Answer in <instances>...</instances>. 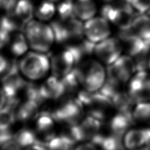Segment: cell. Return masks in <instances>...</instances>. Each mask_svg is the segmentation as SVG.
Wrapping results in <instances>:
<instances>
[{
	"label": "cell",
	"instance_id": "cell-16",
	"mask_svg": "<svg viewBox=\"0 0 150 150\" xmlns=\"http://www.w3.org/2000/svg\"><path fill=\"white\" fill-rule=\"evenodd\" d=\"M124 144L129 150H150V128L128 130Z\"/></svg>",
	"mask_w": 150,
	"mask_h": 150
},
{
	"label": "cell",
	"instance_id": "cell-30",
	"mask_svg": "<svg viewBox=\"0 0 150 150\" xmlns=\"http://www.w3.org/2000/svg\"><path fill=\"white\" fill-rule=\"evenodd\" d=\"M17 122L14 109L5 106L0 110V132L12 130L13 125Z\"/></svg>",
	"mask_w": 150,
	"mask_h": 150
},
{
	"label": "cell",
	"instance_id": "cell-36",
	"mask_svg": "<svg viewBox=\"0 0 150 150\" xmlns=\"http://www.w3.org/2000/svg\"><path fill=\"white\" fill-rule=\"evenodd\" d=\"M17 0H0V9L6 12L14 9Z\"/></svg>",
	"mask_w": 150,
	"mask_h": 150
},
{
	"label": "cell",
	"instance_id": "cell-27",
	"mask_svg": "<svg viewBox=\"0 0 150 150\" xmlns=\"http://www.w3.org/2000/svg\"><path fill=\"white\" fill-rule=\"evenodd\" d=\"M13 137L22 149L39 144L35 131L28 127H23L14 132Z\"/></svg>",
	"mask_w": 150,
	"mask_h": 150
},
{
	"label": "cell",
	"instance_id": "cell-25",
	"mask_svg": "<svg viewBox=\"0 0 150 150\" xmlns=\"http://www.w3.org/2000/svg\"><path fill=\"white\" fill-rule=\"evenodd\" d=\"M11 53L15 57L25 55L28 50L29 45L25 33H16L11 36L9 42Z\"/></svg>",
	"mask_w": 150,
	"mask_h": 150
},
{
	"label": "cell",
	"instance_id": "cell-24",
	"mask_svg": "<svg viewBox=\"0 0 150 150\" xmlns=\"http://www.w3.org/2000/svg\"><path fill=\"white\" fill-rule=\"evenodd\" d=\"M130 30L145 43H150V16L144 14L136 16Z\"/></svg>",
	"mask_w": 150,
	"mask_h": 150
},
{
	"label": "cell",
	"instance_id": "cell-1",
	"mask_svg": "<svg viewBox=\"0 0 150 150\" xmlns=\"http://www.w3.org/2000/svg\"><path fill=\"white\" fill-rule=\"evenodd\" d=\"M80 86L88 92H96L101 89L106 80L103 65L95 59L88 58L76 67Z\"/></svg>",
	"mask_w": 150,
	"mask_h": 150
},
{
	"label": "cell",
	"instance_id": "cell-44",
	"mask_svg": "<svg viewBox=\"0 0 150 150\" xmlns=\"http://www.w3.org/2000/svg\"><path fill=\"white\" fill-rule=\"evenodd\" d=\"M30 1H34V0H30Z\"/></svg>",
	"mask_w": 150,
	"mask_h": 150
},
{
	"label": "cell",
	"instance_id": "cell-18",
	"mask_svg": "<svg viewBox=\"0 0 150 150\" xmlns=\"http://www.w3.org/2000/svg\"><path fill=\"white\" fill-rule=\"evenodd\" d=\"M119 40L121 43L122 49L132 57H136L140 54L146 47V43L136 35L130 29L120 30Z\"/></svg>",
	"mask_w": 150,
	"mask_h": 150
},
{
	"label": "cell",
	"instance_id": "cell-17",
	"mask_svg": "<svg viewBox=\"0 0 150 150\" xmlns=\"http://www.w3.org/2000/svg\"><path fill=\"white\" fill-rule=\"evenodd\" d=\"M39 89L40 95L44 101H55L63 98L64 90L61 79L53 75L47 78L39 85Z\"/></svg>",
	"mask_w": 150,
	"mask_h": 150
},
{
	"label": "cell",
	"instance_id": "cell-37",
	"mask_svg": "<svg viewBox=\"0 0 150 150\" xmlns=\"http://www.w3.org/2000/svg\"><path fill=\"white\" fill-rule=\"evenodd\" d=\"M11 34L0 29V50L4 48L10 41Z\"/></svg>",
	"mask_w": 150,
	"mask_h": 150
},
{
	"label": "cell",
	"instance_id": "cell-9",
	"mask_svg": "<svg viewBox=\"0 0 150 150\" xmlns=\"http://www.w3.org/2000/svg\"><path fill=\"white\" fill-rule=\"evenodd\" d=\"M18 68V63L13 61L10 68L1 79V88L7 98H19L23 93L27 81L23 79Z\"/></svg>",
	"mask_w": 150,
	"mask_h": 150
},
{
	"label": "cell",
	"instance_id": "cell-38",
	"mask_svg": "<svg viewBox=\"0 0 150 150\" xmlns=\"http://www.w3.org/2000/svg\"><path fill=\"white\" fill-rule=\"evenodd\" d=\"M73 150H99L92 142H82L80 145L75 146Z\"/></svg>",
	"mask_w": 150,
	"mask_h": 150
},
{
	"label": "cell",
	"instance_id": "cell-33",
	"mask_svg": "<svg viewBox=\"0 0 150 150\" xmlns=\"http://www.w3.org/2000/svg\"><path fill=\"white\" fill-rule=\"evenodd\" d=\"M133 11L139 14H144L150 10V0H125Z\"/></svg>",
	"mask_w": 150,
	"mask_h": 150
},
{
	"label": "cell",
	"instance_id": "cell-42",
	"mask_svg": "<svg viewBox=\"0 0 150 150\" xmlns=\"http://www.w3.org/2000/svg\"><path fill=\"white\" fill-rule=\"evenodd\" d=\"M148 68L150 69V57H149V62H148Z\"/></svg>",
	"mask_w": 150,
	"mask_h": 150
},
{
	"label": "cell",
	"instance_id": "cell-20",
	"mask_svg": "<svg viewBox=\"0 0 150 150\" xmlns=\"http://www.w3.org/2000/svg\"><path fill=\"white\" fill-rule=\"evenodd\" d=\"M134 122L133 115H127L118 112V113L111 117L109 120L108 128L110 133L122 138Z\"/></svg>",
	"mask_w": 150,
	"mask_h": 150
},
{
	"label": "cell",
	"instance_id": "cell-14",
	"mask_svg": "<svg viewBox=\"0 0 150 150\" xmlns=\"http://www.w3.org/2000/svg\"><path fill=\"white\" fill-rule=\"evenodd\" d=\"M76 67L73 53L68 47L55 53L50 59V69L53 76L62 79Z\"/></svg>",
	"mask_w": 150,
	"mask_h": 150
},
{
	"label": "cell",
	"instance_id": "cell-26",
	"mask_svg": "<svg viewBox=\"0 0 150 150\" xmlns=\"http://www.w3.org/2000/svg\"><path fill=\"white\" fill-rule=\"evenodd\" d=\"M34 9L33 1L30 0H17L13 11L17 17L27 25V23L33 20Z\"/></svg>",
	"mask_w": 150,
	"mask_h": 150
},
{
	"label": "cell",
	"instance_id": "cell-15",
	"mask_svg": "<svg viewBox=\"0 0 150 150\" xmlns=\"http://www.w3.org/2000/svg\"><path fill=\"white\" fill-rule=\"evenodd\" d=\"M55 122L49 110L40 112L35 120V127L34 128L40 144L44 146L56 136Z\"/></svg>",
	"mask_w": 150,
	"mask_h": 150
},
{
	"label": "cell",
	"instance_id": "cell-13",
	"mask_svg": "<svg viewBox=\"0 0 150 150\" xmlns=\"http://www.w3.org/2000/svg\"><path fill=\"white\" fill-rule=\"evenodd\" d=\"M109 23L102 17H94L85 21L84 34L86 38L95 44L108 38L111 34Z\"/></svg>",
	"mask_w": 150,
	"mask_h": 150
},
{
	"label": "cell",
	"instance_id": "cell-34",
	"mask_svg": "<svg viewBox=\"0 0 150 150\" xmlns=\"http://www.w3.org/2000/svg\"><path fill=\"white\" fill-rule=\"evenodd\" d=\"M0 150H22V148L13 137L0 144Z\"/></svg>",
	"mask_w": 150,
	"mask_h": 150
},
{
	"label": "cell",
	"instance_id": "cell-32",
	"mask_svg": "<svg viewBox=\"0 0 150 150\" xmlns=\"http://www.w3.org/2000/svg\"><path fill=\"white\" fill-rule=\"evenodd\" d=\"M133 117L135 122H150V103L140 102L133 109Z\"/></svg>",
	"mask_w": 150,
	"mask_h": 150
},
{
	"label": "cell",
	"instance_id": "cell-19",
	"mask_svg": "<svg viewBox=\"0 0 150 150\" xmlns=\"http://www.w3.org/2000/svg\"><path fill=\"white\" fill-rule=\"evenodd\" d=\"M39 108V104L34 101L25 100L21 101L15 111L16 120L23 124L35 122L40 112Z\"/></svg>",
	"mask_w": 150,
	"mask_h": 150
},
{
	"label": "cell",
	"instance_id": "cell-23",
	"mask_svg": "<svg viewBox=\"0 0 150 150\" xmlns=\"http://www.w3.org/2000/svg\"><path fill=\"white\" fill-rule=\"evenodd\" d=\"M26 25L17 17L13 10L6 12L0 18V29L10 34L25 31Z\"/></svg>",
	"mask_w": 150,
	"mask_h": 150
},
{
	"label": "cell",
	"instance_id": "cell-45",
	"mask_svg": "<svg viewBox=\"0 0 150 150\" xmlns=\"http://www.w3.org/2000/svg\"><path fill=\"white\" fill-rule=\"evenodd\" d=\"M149 13H150V10H149Z\"/></svg>",
	"mask_w": 150,
	"mask_h": 150
},
{
	"label": "cell",
	"instance_id": "cell-12",
	"mask_svg": "<svg viewBox=\"0 0 150 150\" xmlns=\"http://www.w3.org/2000/svg\"><path fill=\"white\" fill-rule=\"evenodd\" d=\"M128 93L134 102L150 100V75L146 71L137 72L129 83Z\"/></svg>",
	"mask_w": 150,
	"mask_h": 150
},
{
	"label": "cell",
	"instance_id": "cell-28",
	"mask_svg": "<svg viewBox=\"0 0 150 150\" xmlns=\"http://www.w3.org/2000/svg\"><path fill=\"white\" fill-rule=\"evenodd\" d=\"M115 109L118 112L127 115H133V105L134 101L129 94L123 91L120 92L111 100Z\"/></svg>",
	"mask_w": 150,
	"mask_h": 150
},
{
	"label": "cell",
	"instance_id": "cell-39",
	"mask_svg": "<svg viewBox=\"0 0 150 150\" xmlns=\"http://www.w3.org/2000/svg\"><path fill=\"white\" fill-rule=\"evenodd\" d=\"M7 102V96H5L4 90L0 88V110L5 107Z\"/></svg>",
	"mask_w": 150,
	"mask_h": 150
},
{
	"label": "cell",
	"instance_id": "cell-8",
	"mask_svg": "<svg viewBox=\"0 0 150 150\" xmlns=\"http://www.w3.org/2000/svg\"><path fill=\"white\" fill-rule=\"evenodd\" d=\"M101 17L121 30L130 29L135 17L133 9L125 1L117 5H105L101 9Z\"/></svg>",
	"mask_w": 150,
	"mask_h": 150
},
{
	"label": "cell",
	"instance_id": "cell-11",
	"mask_svg": "<svg viewBox=\"0 0 150 150\" xmlns=\"http://www.w3.org/2000/svg\"><path fill=\"white\" fill-rule=\"evenodd\" d=\"M122 50L119 38L109 37L96 44L94 54L101 62L110 65L120 57Z\"/></svg>",
	"mask_w": 150,
	"mask_h": 150
},
{
	"label": "cell",
	"instance_id": "cell-10",
	"mask_svg": "<svg viewBox=\"0 0 150 150\" xmlns=\"http://www.w3.org/2000/svg\"><path fill=\"white\" fill-rule=\"evenodd\" d=\"M136 71L134 60L130 56H120L108 67V78L120 84L127 82Z\"/></svg>",
	"mask_w": 150,
	"mask_h": 150
},
{
	"label": "cell",
	"instance_id": "cell-43",
	"mask_svg": "<svg viewBox=\"0 0 150 150\" xmlns=\"http://www.w3.org/2000/svg\"><path fill=\"white\" fill-rule=\"evenodd\" d=\"M103 1H112V0H103Z\"/></svg>",
	"mask_w": 150,
	"mask_h": 150
},
{
	"label": "cell",
	"instance_id": "cell-21",
	"mask_svg": "<svg viewBox=\"0 0 150 150\" xmlns=\"http://www.w3.org/2000/svg\"><path fill=\"white\" fill-rule=\"evenodd\" d=\"M122 139L110 132L105 134L101 132L92 143L100 150H125Z\"/></svg>",
	"mask_w": 150,
	"mask_h": 150
},
{
	"label": "cell",
	"instance_id": "cell-31",
	"mask_svg": "<svg viewBox=\"0 0 150 150\" xmlns=\"http://www.w3.org/2000/svg\"><path fill=\"white\" fill-rule=\"evenodd\" d=\"M56 13H57L59 19L61 21H68L76 18L73 0H62L57 7Z\"/></svg>",
	"mask_w": 150,
	"mask_h": 150
},
{
	"label": "cell",
	"instance_id": "cell-5",
	"mask_svg": "<svg viewBox=\"0 0 150 150\" xmlns=\"http://www.w3.org/2000/svg\"><path fill=\"white\" fill-rule=\"evenodd\" d=\"M51 113L56 122L73 126L84 118V107L76 97L66 98L61 99L59 104Z\"/></svg>",
	"mask_w": 150,
	"mask_h": 150
},
{
	"label": "cell",
	"instance_id": "cell-46",
	"mask_svg": "<svg viewBox=\"0 0 150 150\" xmlns=\"http://www.w3.org/2000/svg\"></svg>",
	"mask_w": 150,
	"mask_h": 150
},
{
	"label": "cell",
	"instance_id": "cell-3",
	"mask_svg": "<svg viewBox=\"0 0 150 150\" xmlns=\"http://www.w3.org/2000/svg\"><path fill=\"white\" fill-rule=\"evenodd\" d=\"M76 98L84 107L88 109V115L103 122L112 114L115 109L112 101L99 91L90 92L84 89L80 90Z\"/></svg>",
	"mask_w": 150,
	"mask_h": 150
},
{
	"label": "cell",
	"instance_id": "cell-4",
	"mask_svg": "<svg viewBox=\"0 0 150 150\" xmlns=\"http://www.w3.org/2000/svg\"><path fill=\"white\" fill-rule=\"evenodd\" d=\"M24 76L33 81L44 79L50 70V59L45 53L34 52L24 55L18 63Z\"/></svg>",
	"mask_w": 150,
	"mask_h": 150
},
{
	"label": "cell",
	"instance_id": "cell-7",
	"mask_svg": "<svg viewBox=\"0 0 150 150\" xmlns=\"http://www.w3.org/2000/svg\"><path fill=\"white\" fill-rule=\"evenodd\" d=\"M50 25L54 33L55 42L70 44L84 38V23L77 18L68 21L59 19L52 21Z\"/></svg>",
	"mask_w": 150,
	"mask_h": 150
},
{
	"label": "cell",
	"instance_id": "cell-41",
	"mask_svg": "<svg viewBox=\"0 0 150 150\" xmlns=\"http://www.w3.org/2000/svg\"><path fill=\"white\" fill-rule=\"evenodd\" d=\"M50 1H52L53 3H55V2H59V1H61L62 0H50Z\"/></svg>",
	"mask_w": 150,
	"mask_h": 150
},
{
	"label": "cell",
	"instance_id": "cell-40",
	"mask_svg": "<svg viewBox=\"0 0 150 150\" xmlns=\"http://www.w3.org/2000/svg\"><path fill=\"white\" fill-rule=\"evenodd\" d=\"M24 150H47V149L44 145L36 144L27 147V148L24 149Z\"/></svg>",
	"mask_w": 150,
	"mask_h": 150
},
{
	"label": "cell",
	"instance_id": "cell-2",
	"mask_svg": "<svg viewBox=\"0 0 150 150\" xmlns=\"http://www.w3.org/2000/svg\"><path fill=\"white\" fill-rule=\"evenodd\" d=\"M24 33L29 47L37 52H49L55 42L51 25L38 20H32L27 23Z\"/></svg>",
	"mask_w": 150,
	"mask_h": 150
},
{
	"label": "cell",
	"instance_id": "cell-22",
	"mask_svg": "<svg viewBox=\"0 0 150 150\" xmlns=\"http://www.w3.org/2000/svg\"><path fill=\"white\" fill-rule=\"evenodd\" d=\"M75 16L82 21H86L95 17L97 7L93 0H73Z\"/></svg>",
	"mask_w": 150,
	"mask_h": 150
},
{
	"label": "cell",
	"instance_id": "cell-6",
	"mask_svg": "<svg viewBox=\"0 0 150 150\" xmlns=\"http://www.w3.org/2000/svg\"><path fill=\"white\" fill-rule=\"evenodd\" d=\"M102 122L90 115L73 126H65L62 134L67 136L75 143L92 142L101 132Z\"/></svg>",
	"mask_w": 150,
	"mask_h": 150
},
{
	"label": "cell",
	"instance_id": "cell-35",
	"mask_svg": "<svg viewBox=\"0 0 150 150\" xmlns=\"http://www.w3.org/2000/svg\"><path fill=\"white\" fill-rule=\"evenodd\" d=\"M11 63H10L4 55L0 53V79H1L2 76L9 70Z\"/></svg>",
	"mask_w": 150,
	"mask_h": 150
},
{
	"label": "cell",
	"instance_id": "cell-29",
	"mask_svg": "<svg viewBox=\"0 0 150 150\" xmlns=\"http://www.w3.org/2000/svg\"><path fill=\"white\" fill-rule=\"evenodd\" d=\"M56 9L57 7H55L54 3L50 0H44L34 9V16L40 21L47 22L53 17Z\"/></svg>",
	"mask_w": 150,
	"mask_h": 150
}]
</instances>
